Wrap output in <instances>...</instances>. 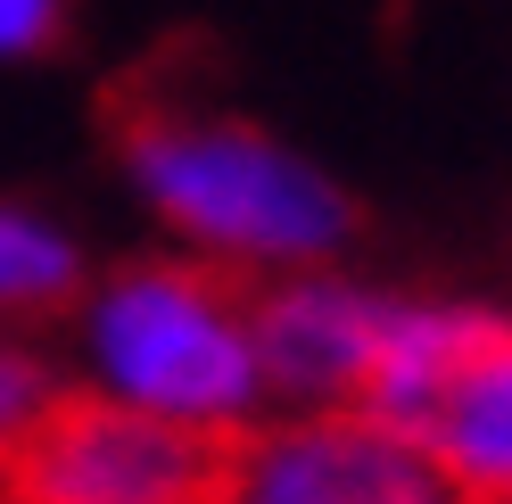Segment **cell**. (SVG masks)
<instances>
[{
    "mask_svg": "<svg viewBox=\"0 0 512 504\" xmlns=\"http://www.w3.org/2000/svg\"><path fill=\"white\" fill-rule=\"evenodd\" d=\"M100 133L133 199L174 240L199 248V265L223 273H314L339 265L364 232V207L281 133L248 124L232 108L174 100L157 83H116L100 108Z\"/></svg>",
    "mask_w": 512,
    "mask_h": 504,
    "instance_id": "1",
    "label": "cell"
},
{
    "mask_svg": "<svg viewBox=\"0 0 512 504\" xmlns=\"http://www.w3.org/2000/svg\"><path fill=\"white\" fill-rule=\"evenodd\" d=\"M83 389L116 397L133 414L240 438L265 414L248 348V281L199 257H149L83 281L75 298Z\"/></svg>",
    "mask_w": 512,
    "mask_h": 504,
    "instance_id": "2",
    "label": "cell"
},
{
    "mask_svg": "<svg viewBox=\"0 0 512 504\" xmlns=\"http://www.w3.org/2000/svg\"><path fill=\"white\" fill-rule=\"evenodd\" d=\"M240 438L67 389L0 463V504H223Z\"/></svg>",
    "mask_w": 512,
    "mask_h": 504,
    "instance_id": "3",
    "label": "cell"
},
{
    "mask_svg": "<svg viewBox=\"0 0 512 504\" xmlns=\"http://www.w3.org/2000/svg\"><path fill=\"white\" fill-rule=\"evenodd\" d=\"M223 504H471V496L446 480V463L413 430L339 405V414L240 430Z\"/></svg>",
    "mask_w": 512,
    "mask_h": 504,
    "instance_id": "4",
    "label": "cell"
},
{
    "mask_svg": "<svg viewBox=\"0 0 512 504\" xmlns=\"http://www.w3.org/2000/svg\"><path fill=\"white\" fill-rule=\"evenodd\" d=\"M389 306H397V290L356 281L339 265L248 281V348H256L265 405H290V414H339V405H356Z\"/></svg>",
    "mask_w": 512,
    "mask_h": 504,
    "instance_id": "5",
    "label": "cell"
},
{
    "mask_svg": "<svg viewBox=\"0 0 512 504\" xmlns=\"http://www.w3.org/2000/svg\"><path fill=\"white\" fill-rule=\"evenodd\" d=\"M504 331H512V314L488 306V298H405V290H397L389 323H380V348H372V372H364L356 414L422 438L430 414L446 405V389H455Z\"/></svg>",
    "mask_w": 512,
    "mask_h": 504,
    "instance_id": "6",
    "label": "cell"
},
{
    "mask_svg": "<svg viewBox=\"0 0 512 504\" xmlns=\"http://www.w3.org/2000/svg\"><path fill=\"white\" fill-rule=\"evenodd\" d=\"M422 447L446 463V480L471 504H504L512 496V331L446 389V405L422 430Z\"/></svg>",
    "mask_w": 512,
    "mask_h": 504,
    "instance_id": "7",
    "label": "cell"
},
{
    "mask_svg": "<svg viewBox=\"0 0 512 504\" xmlns=\"http://www.w3.org/2000/svg\"><path fill=\"white\" fill-rule=\"evenodd\" d=\"M83 248L58 215L25 207V199H0V331L9 323H42V314H67L83 298Z\"/></svg>",
    "mask_w": 512,
    "mask_h": 504,
    "instance_id": "8",
    "label": "cell"
},
{
    "mask_svg": "<svg viewBox=\"0 0 512 504\" xmlns=\"http://www.w3.org/2000/svg\"><path fill=\"white\" fill-rule=\"evenodd\" d=\"M58 397H67V372L50 364V348L25 339V331H0V463L25 447V430H34Z\"/></svg>",
    "mask_w": 512,
    "mask_h": 504,
    "instance_id": "9",
    "label": "cell"
},
{
    "mask_svg": "<svg viewBox=\"0 0 512 504\" xmlns=\"http://www.w3.org/2000/svg\"><path fill=\"white\" fill-rule=\"evenodd\" d=\"M75 34V0H0V67H42Z\"/></svg>",
    "mask_w": 512,
    "mask_h": 504,
    "instance_id": "10",
    "label": "cell"
},
{
    "mask_svg": "<svg viewBox=\"0 0 512 504\" xmlns=\"http://www.w3.org/2000/svg\"><path fill=\"white\" fill-rule=\"evenodd\" d=\"M504 504H512V496H504Z\"/></svg>",
    "mask_w": 512,
    "mask_h": 504,
    "instance_id": "11",
    "label": "cell"
}]
</instances>
